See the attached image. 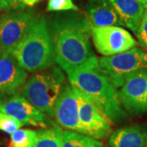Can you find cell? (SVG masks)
<instances>
[{
    "label": "cell",
    "instance_id": "10",
    "mask_svg": "<svg viewBox=\"0 0 147 147\" xmlns=\"http://www.w3.org/2000/svg\"><path fill=\"white\" fill-rule=\"evenodd\" d=\"M53 116L59 126L82 134L79 122V92L71 84L65 85L57 100Z\"/></svg>",
    "mask_w": 147,
    "mask_h": 147
},
{
    "label": "cell",
    "instance_id": "1",
    "mask_svg": "<svg viewBox=\"0 0 147 147\" xmlns=\"http://www.w3.org/2000/svg\"><path fill=\"white\" fill-rule=\"evenodd\" d=\"M55 62L68 73L95 56L91 45L92 26L88 19L75 11L57 14L48 26Z\"/></svg>",
    "mask_w": 147,
    "mask_h": 147
},
{
    "label": "cell",
    "instance_id": "2",
    "mask_svg": "<svg viewBox=\"0 0 147 147\" xmlns=\"http://www.w3.org/2000/svg\"><path fill=\"white\" fill-rule=\"evenodd\" d=\"M66 74L70 84L91 97L110 120L118 122L125 117L116 88L100 71L96 56Z\"/></svg>",
    "mask_w": 147,
    "mask_h": 147
},
{
    "label": "cell",
    "instance_id": "28",
    "mask_svg": "<svg viewBox=\"0 0 147 147\" xmlns=\"http://www.w3.org/2000/svg\"><path fill=\"white\" fill-rule=\"evenodd\" d=\"M35 1H36L37 3H38V1H41V0H35Z\"/></svg>",
    "mask_w": 147,
    "mask_h": 147
},
{
    "label": "cell",
    "instance_id": "26",
    "mask_svg": "<svg viewBox=\"0 0 147 147\" xmlns=\"http://www.w3.org/2000/svg\"><path fill=\"white\" fill-rule=\"evenodd\" d=\"M2 102H3V96L0 94V105L2 104Z\"/></svg>",
    "mask_w": 147,
    "mask_h": 147
},
{
    "label": "cell",
    "instance_id": "12",
    "mask_svg": "<svg viewBox=\"0 0 147 147\" xmlns=\"http://www.w3.org/2000/svg\"><path fill=\"white\" fill-rule=\"evenodd\" d=\"M26 71L16 61L11 53L0 55V94L12 96L22 88L26 82Z\"/></svg>",
    "mask_w": 147,
    "mask_h": 147
},
{
    "label": "cell",
    "instance_id": "19",
    "mask_svg": "<svg viewBox=\"0 0 147 147\" xmlns=\"http://www.w3.org/2000/svg\"><path fill=\"white\" fill-rule=\"evenodd\" d=\"M47 11H78L79 7L72 0H49L47 6Z\"/></svg>",
    "mask_w": 147,
    "mask_h": 147
},
{
    "label": "cell",
    "instance_id": "3",
    "mask_svg": "<svg viewBox=\"0 0 147 147\" xmlns=\"http://www.w3.org/2000/svg\"><path fill=\"white\" fill-rule=\"evenodd\" d=\"M11 55L26 71L36 73L51 68L55 62L53 42L47 20L37 16Z\"/></svg>",
    "mask_w": 147,
    "mask_h": 147
},
{
    "label": "cell",
    "instance_id": "9",
    "mask_svg": "<svg viewBox=\"0 0 147 147\" xmlns=\"http://www.w3.org/2000/svg\"><path fill=\"white\" fill-rule=\"evenodd\" d=\"M122 106L132 115L147 113V69L132 74L120 87Z\"/></svg>",
    "mask_w": 147,
    "mask_h": 147
},
{
    "label": "cell",
    "instance_id": "15",
    "mask_svg": "<svg viewBox=\"0 0 147 147\" xmlns=\"http://www.w3.org/2000/svg\"><path fill=\"white\" fill-rule=\"evenodd\" d=\"M146 145L147 128L141 125L119 128L109 139V147H146Z\"/></svg>",
    "mask_w": 147,
    "mask_h": 147
},
{
    "label": "cell",
    "instance_id": "13",
    "mask_svg": "<svg viewBox=\"0 0 147 147\" xmlns=\"http://www.w3.org/2000/svg\"><path fill=\"white\" fill-rule=\"evenodd\" d=\"M86 14L92 27L122 26L108 0H88L86 4Z\"/></svg>",
    "mask_w": 147,
    "mask_h": 147
},
{
    "label": "cell",
    "instance_id": "6",
    "mask_svg": "<svg viewBox=\"0 0 147 147\" xmlns=\"http://www.w3.org/2000/svg\"><path fill=\"white\" fill-rule=\"evenodd\" d=\"M91 34L96 51L105 57L128 51L137 43L129 32L119 26L92 27Z\"/></svg>",
    "mask_w": 147,
    "mask_h": 147
},
{
    "label": "cell",
    "instance_id": "24",
    "mask_svg": "<svg viewBox=\"0 0 147 147\" xmlns=\"http://www.w3.org/2000/svg\"><path fill=\"white\" fill-rule=\"evenodd\" d=\"M23 2L27 6H34L35 3H37L35 0H23Z\"/></svg>",
    "mask_w": 147,
    "mask_h": 147
},
{
    "label": "cell",
    "instance_id": "5",
    "mask_svg": "<svg viewBox=\"0 0 147 147\" xmlns=\"http://www.w3.org/2000/svg\"><path fill=\"white\" fill-rule=\"evenodd\" d=\"M100 71L116 88H120L132 74L147 69V53L138 47L98 60Z\"/></svg>",
    "mask_w": 147,
    "mask_h": 147
},
{
    "label": "cell",
    "instance_id": "17",
    "mask_svg": "<svg viewBox=\"0 0 147 147\" xmlns=\"http://www.w3.org/2000/svg\"><path fill=\"white\" fill-rule=\"evenodd\" d=\"M63 147H105L100 141L78 132L63 131Z\"/></svg>",
    "mask_w": 147,
    "mask_h": 147
},
{
    "label": "cell",
    "instance_id": "4",
    "mask_svg": "<svg viewBox=\"0 0 147 147\" xmlns=\"http://www.w3.org/2000/svg\"><path fill=\"white\" fill-rule=\"evenodd\" d=\"M61 69L54 66L34 73L21 88L22 96L44 115L53 116L54 108L65 87Z\"/></svg>",
    "mask_w": 147,
    "mask_h": 147
},
{
    "label": "cell",
    "instance_id": "27",
    "mask_svg": "<svg viewBox=\"0 0 147 147\" xmlns=\"http://www.w3.org/2000/svg\"><path fill=\"white\" fill-rule=\"evenodd\" d=\"M1 53H2V50H1V45H0V55H1Z\"/></svg>",
    "mask_w": 147,
    "mask_h": 147
},
{
    "label": "cell",
    "instance_id": "11",
    "mask_svg": "<svg viewBox=\"0 0 147 147\" xmlns=\"http://www.w3.org/2000/svg\"><path fill=\"white\" fill-rule=\"evenodd\" d=\"M0 111L17 120L21 125H33L47 128L50 120L35 106L18 93L12 95L0 105Z\"/></svg>",
    "mask_w": 147,
    "mask_h": 147
},
{
    "label": "cell",
    "instance_id": "29",
    "mask_svg": "<svg viewBox=\"0 0 147 147\" xmlns=\"http://www.w3.org/2000/svg\"><path fill=\"white\" fill-rule=\"evenodd\" d=\"M146 147H147V145H146Z\"/></svg>",
    "mask_w": 147,
    "mask_h": 147
},
{
    "label": "cell",
    "instance_id": "8",
    "mask_svg": "<svg viewBox=\"0 0 147 147\" xmlns=\"http://www.w3.org/2000/svg\"><path fill=\"white\" fill-rule=\"evenodd\" d=\"M36 15L18 11L0 17V45L2 53H11L19 44Z\"/></svg>",
    "mask_w": 147,
    "mask_h": 147
},
{
    "label": "cell",
    "instance_id": "18",
    "mask_svg": "<svg viewBox=\"0 0 147 147\" xmlns=\"http://www.w3.org/2000/svg\"><path fill=\"white\" fill-rule=\"evenodd\" d=\"M37 131L30 129H18L11 134L9 147H34Z\"/></svg>",
    "mask_w": 147,
    "mask_h": 147
},
{
    "label": "cell",
    "instance_id": "16",
    "mask_svg": "<svg viewBox=\"0 0 147 147\" xmlns=\"http://www.w3.org/2000/svg\"><path fill=\"white\" fill-rule=\"evenodd\" d=\"M34 147H63V131L54 124L51 127L37 131V139Z\"/></svg>",
    "mask_w": 147,
    "mask_h": 147
},
{
    "label": "cell",
    "instance_id": "7",
    "mask_svg": "<svg viewBox=\"0 0 147 147\" xmlns=\"http://www.w3.org/2000/svg\"><path fill=\"white\" fill-rule=\"evenodd\" d=\"M78 92L82 134L96 140L110 137L112 133L111 120L98 109L91 97L79 89Z\"/></svg>",
    "mask_w": 147,
    "mask_h": 147
},
{
    "label": "cell",
    "instance_id": "14",
    "mask_svg": "<svg viewBox=\"0 0 147 147\" xmlns=\"http://www.w3.org/2000/svg\"><path fill=\"white\" fill-rule=\"evenodd\" d=\"M120 21L122 26L127 27L134 33L137 31L145 8L137 0H108Z\"/></svg>",
    "mask_w": 147,
    "mask_h": 147
},
{
    "label": "cell",
    "instance_id": "23",
    "mask_svg": "<svg viewBox=\"0 0 147 147\" xmlns=\"http://www.w3.org/2000/svg\"><path fill=\"white\" fill-rule=\"evenodd\" d=\"M10 8V5L7 0H0V11L7 10Z\"/></svg>",
    "mask_w": 147,
    "mask_h": 147
},
{
    "label": "cell",
    "instance_id": "20",
    "mask_svg": "<svg viewBox=\"0 0 147 147\" xmlns=\"http://www.w3.org/2000/svg\"><path fill=\"white\" fill-rule=\"evenodd\" d=\"M22 126L21 123L12 117L0 111V130L6 133L11 134Z\"/></svg>",
    "mask_w": 147,
    "mask_h": 147
},
{
    "label": "cell",
    "instance_id": "22",
    "mask_svg": "<svg viewBox=\"0 0 147 147\" xmlns=\"http://www.w3.org/2000/svg\"><path fill=\"white\" fill-rule=\"evenodd\" d=\"M7 1L10 5V8L12 9H21L26 6L23 0H7Z\"/></svg>",
    "mask_w": 147,
    "mask_h": 147
},
{
    "label": "cell",
    "instance_id": "21",
    "mask_svg": "<svg viewBox=\"0 0 147 147\" xmlns=\"http://www.w3.org/2000/svg\"><path fill=\"white\" fill-rule=\"evenodd\" d=\"M135 34L141 45L147 50V11H145L140 26Z\"/></svg>",
    "mask_w": 147,
    "mask_h": 147
},
{
    "label": "cell",
    "instance_id": "25",
    "mask_svg": "<svg viewBox=\"0 0 147 147\" xmlns=\"http://www.w3.org/2000/svg\"><path fill=\"white\" fill-rule=\"evenodd\" d=\"M145 8V10L147 11V0H137Z\"/></svg>",
    "mask_w": 147,
    "mask_h": 147
}]
</instances>
